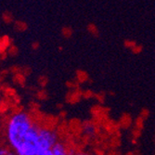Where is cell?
<instances>
[{
  "mask_svg": "<svg viewBox=\"0 0 155 155\" xmlns=\"http://www.w3.org/2000/svg\"><path fill=\"white\" fill-rule=\"evenodd\" d=\"M72 155H90L87 152H83V151H78V152H75V153H73Z\"/></svg>",
  "mask_w": 155,
  "mask_h": 155,
  "instance_id": "obj_3",
  "label": "cell"
},
{
  "mask_svg": "<svg viewBox=\"0 0 155 155\" xmlns=\"http://www.w3.org/2000/svg\"><path fill=\"white\" fill-rule=\"evenodd\" d=\"M10 150L8 148H0V155H8Z\"/></svg>",
  "mask_w": 155,
  "mask_h": 155,
  "instance_id": "obj_2",
  "label": "cell"
},
{
  "mask_svg": "<svg viewBox=\"0 0 155 155\" xmlns=\"http://www.w3.org/2000/svg\"><path fill=\"white\" fill-rule=\"evenodd\" d=\"M6 134L11 150L17 155H72L56 131L40 125L25 111L11 115Z\"/></svg>",
  "mask_w": 155,
  "mask_h": 155,
  "instance_id": "obj_1",
  "label": "cell"
},
{
  "mask_svg": "<svg viewBox=\"0 0 155 155\" xmlns=\"http://www.w3.org/2000/svg\"><path fill=\"white\" fill-rule=\"evenodd\" d=\"M8 155H17V154H16L15 152H14L13 150H10V151H9V153H8Z\"/></svg>",
  "mask_w": 155,
  "mask_h": 155,
  "instance_id": "obj_4",
  "label": "cell"
}]
</instances>
